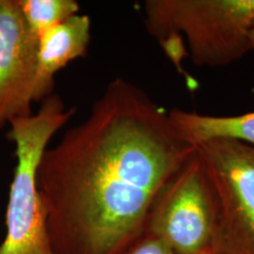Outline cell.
<instances>
[{"label":"cell","instance_id":"cell-1","mask_svg":"<svg viewBox=\"0 0 254 254\" xmlns=\"http://www.w3.org/2000/svg\"><path fill=\"white\" fill-rule=\"evenodd\" d=\"M196 146L146 92L114 79L37 171L56 254H120L144 233L158 193Z\"/></svg>","mask_w":254,"mask_h":254},{"label":"cell","instance_id":"cell-2","mask_svg":"<svg viewBox=\"0 0 254 254\" xmlns=\"http://www.w3.org/2000/svg\"><path fill=\"white\" fill-rule=\"evenodd\" d=\"M144 13L148 34L180 72L185 57L221 67L252 51L254 0H147Z\"/></svg>","mask_w":254,"mask_h":254},{"label":"cell","instance_id":"cell-3","mask_svg":"<svg viewBox=\"0 0 254 254\" xmlns=\"http://www.w3.org/2000/svg\"><path fill=\"white\" fill-rule=\"evenodd\" d=\"M75 113L62 98L51 94L37 113L9 123L8 139L15 145L13 178L6 209V236L0 254H56L46 209L37 184V171L52 136Z\"/></svg>","mask_w":254,"mask_h":254},{"label":"cell","instance_id":"cell-4","mask_svg":"<svg viewBox=\"0 0 254 254\" xmlns=\"http://www.w3.org/2000/svg\"><path fill=\"white\" fill-rule=\"evenodd\" d=\"M218 201L198 147L163 186L144 232L164 240L174 254L214 253Z\"/></svg>","mask_w":254,"mask_h":254},{"label":"cell","instance_id":"cell-5","mask_svg":"<svg viewBox=\"0 0 254 254\" xmlns=\"http://www.w3.org/2000/svg\"><path fill=\"white\" fill-rule=\"evenodd\" d=\"M196 147L217 194L214 254H254V147L227 139Z\"/></svg>","mask_w":254,"mask_h":254},{"label":"cell","instance_id":"cell-6","mask_svg":"<svg viewBox=\"0 0 254 254\" xmlns=\"http://www.w3.org/2000/svg\"><path fill=\"white\" fill-rule=\"evenodd\" d=\"M38 37L18 0H0V128L31 116L36 101Z\"/></svg>","mask_w":254,"mask_h":254},{"label":"cell","instance_id":"cell-7","mask_svg":"<svg viewBox=\"0 0 254 254\" xmlns=\"http://www.w3.org/2000/svg\"><path fill=\"white\" fill-rule=\"evenodd\" d=\"M91 40V19L75 14L38 38L36 101L51 95L55 75L74 59L86 55Z\"/></svg>","mask_w":254,"mask_h":254},{"label":"cell","instance_id":"cell-8","mask_svg":"<svg viewBox=\"0 0 254 254\" xmlns=\"http://www.w3.org/2000/svg\"><path fill=\"white\" fill-rule=\"evenodd\" d=\"M168 114L178 133L194 146L214 139H227L254 147V112L217 117L174 109Z\"/></svg>","mask_w":254,"mask_h":254},{"label":"cell","instance_id":"cell-9","mask_svg":"<svg viewBox=\"0 0 254 254\" xmlns=\"http://www.w3.org/2000/svg\"><path fill=\"white\" fill-rule=\"evenodd\" d=\"M27 26L39 38L44 32L79 13L75 0H18Z\"/></svg>","mask_w":254,"mask_h":254},{"label":"cell","instance_id":"cell-10","mask_svg":"<svg viewBox=\"0 0 254 254\" xmlns=\"http://www.w3.org/2000/svg\"><path fill=\"white\" fill-rule=\"evenodd\" d=\"M120 254H174V252L160 238L144 232Z\"/></svg>","mask_w":254,"mask_h":254},{"label":"cell","instance_id":"cell-11","mask_svg":"<svg viewBox=\"0 0 254 254\" xmlns=\"http://www.w3.org/2000/svg\"><path fill=\"white\" fill-rule=\"evenodd\" d=\"M251 50L254 51V25L251 30Z\"/></svg>","mask_w":254,"mask_h":254},{"label":"cell","instance_id":"cell-12","mask_svg":"<svg viewBox=\"0 0 254 254\" xmlns=\"http://www.w3.org/2000/svg\"><path fill=\"white\" fill-rule=\"evenodd\" d=\"M209 254H214V253H209Z\"/></svg>","mask_w":254,"mask_h":254}]
</instances>
